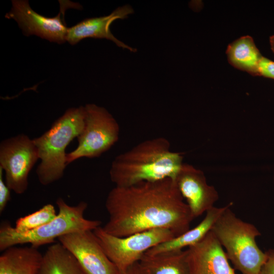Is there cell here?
I'll return each instance as SVG.
<instances>
[{
	"mask_svg": "<svg viewBox=\"0 0 274 274\" xmlns=\"http://www.w3.org/2000/svg\"><path fill=\"white\" fill-rule=\"evenodd\" d=\"M105 207L109 218L101 227L118 237L157 228L168 229L177 236L188 230L194 219L170 178L115 186L107 195Z\"/></svg>",
	"mask_w": 274,
	"mask_h": 274,
	"instance_id": "6da1fadb",
	"label": "cell"
},
{
	"mask_svg": "<svg viewBox=\"0 0 274 274\" xmlns=\"http://www.w3.org/2000/svg\"><path fill=\"white\" fill-rule=\"evenodd\" d=\"M182 155L170 150L163 137L144 141L113 160L110 177L115 186L129 187L143 182L175 180L183 164Z\"/></svg>",
	"mask_w": 274,
	"mask_h": 274,
	"instance_id": "7a4b0ae2",
	"label": "cell"
},
{
	"mask_svg": "<svg viewBox=\"0 0 274 274\" xmlns=\"http://www.w3.org/2000/svg\"><path fill=\"white\" fill-rule=\"evenodd\" d=\"M84 107L68 109L51 127L33 139L41 162L36 170L40 183L48 185L61 179L67 165L65 149L84 126Z\"/></svg>",
	"mask_w": 274,
	"mask_h": 274,
	"instance_id": "3957f363",
	"label": "cell"
},
{
	"mask_svg": "<svg viewBox=\"0 0 274 274\" xmlns=\"http://www.w3.org/2000/svg\"><path fill=\"white\" fill-rule=\"evenodd\" d=\"M58 213L48 223L30 231L19 232L10 223L5 221L0 226V251L18 245L29 244L38 248L53 244L56 239L71 233L93 231L100 226L101 221L84 217L87 203L82 201L76 206H70L63 199L56 200Z\"/></svg>",
	"mask_w": 274,
	"mask_h": 274,
	"instance_id": "277c9868",
	"label": "cell"
},
{
	"mask_svg": "<svg viewBox=\"0 0 274 274\" xmlns=\"http://www.w3.org/2000/svg\"><path fill=\"white\" fill-rule=\"evenodd\" d=\"M232 204L228 203L211 231L235 270L241 274H259L266 259L265 252L259 248L256 241L261 234L254 225L233 213L230 209Z\"/></svg>",
	"mask_w": 274,
	"mask_h": 274,
	"instance_id": "5b68a950",
	"label": "cell"
},
{
	"mask_svg": "<svg viewBox=\"0 0 274 274\" xmlns=\"http://www.w3.org/2000/svg\"><path fill=\"white\" fill-rule=\"evenodd\" d=\"M84 109V128L77 137V148L66 153L67 165L82 157L93 158L100 156L119 139V124L105 108L88 104Z\"/></svg>",
	"mask_w": 274,
	"mask_h": 274,
	"instance_id": "8992f818",
	"label": "cell"
},
{
	"mask_svg": "<svg viewBox=\"0 0 274 274\" xmlns=\"http://www.w3.org/2000/svg\"><path fill=\"white\" fill-rule=\"evenodd\" d=\"M93 232L120 274L139 262L147 251L176 236L172 231L164 228L151 229L124 237L111 235L101 226L95 229Z\"/></svg>",
	"mask_w": 274,
	"mask_h": 274,
	"instance_id": "52a82bcc",
	"label": "cell"
},
{
	"mask_svg": "<svg viewBox=\"0 0 274 274\" xmlns=\"http://www.w3.org/2000/svg\"><path fill=\"white\" fill-rule=\"evenodd\" d=\"M39 159L33 141L24 134L3 140L0 144V167L5 173V183L16 194L27 189L28 177Z\"/></svg>",
	"mask_w": 274,
	"mask_h": 274,
	"instance_id": "ba28073f",
	"label": "cell"
},
{
	"mask_svg": "<svg viewBox=\"0 0 274 274\" xmlns=\"http://www.w3.org/2000/svg\"><path fill=\"white\" fill-rule=\"evenodd\" d=\"M59 4L60 11L58 15L47 17L33 11L28 1L14 0L5 17L15 20L27 36L36 35L51 42L62 44L66 41L68 30L64 19L65 11L69 8H76L77 4L66 1H59Z\"/></svg>",
	"mask_w": 274,
	"mask_h": 274,
	"instance_id": "9c48e42d",
	"label": "cell"
},
{
	"mask_svg": "<svg viewBox=\"0 0 274 274\" xmlns=\"http://www.w3.org/2000/svg\"><path fill=\"white\" fill-rule=\"evenodd\" d=\"M58 240L74 255L84 274H120L93 231L67 234Z\"/></svg>",
	"mask_w": 274,
	"mask_h": 274,
	"instance_id": "30bf717a",
	"label": "cell"
},
{
	"mask_svg": "<svg viewBox=\"0 0 274 274\" xmlns=\"http://www.w3.org/2000/svg\"><path fill=\"white\" fill-rule=\"evenodd\" d=\"M175 181L194 219L213 208L219 198L203 173L191 165L183 163Z\"/></svg>",
	"mask_w": 274,
	"mask_h": 274,
	"instance_id": "8fae6325",
	"label": "cell"
},
{
	"mask_svg": "<svg viewBox=\"0 0 274 274\" xmlns=\"http://www.w3.org/2000/svg\"><path fill=\"white\" fill-rule=\"evenodd\" d=\"M186 250L190 274H236L211 230L199 242Z\"/></svg>",
	"mask_w": 274,
	"mask_h": 274,
	"instance_id": "7c38bea8",
	"label": "cell"
},
{
	"mask_svg": "<svg viewBox=\"0 0 274 274\" xmlns=\"http://www.w3.org/2000/svg\"><path fill=\"white\" fill-rule=\"evenodd\" d=\"M133 13L132 7L127 5L117 8L109 15L85 19L68 28L66 41L71 45H75L87 38L106 39L112 41L119 47L136 52V49L118 40L110 29V25L114 21L127 18Z\"/></svg>",
	"mask_w": 274,
	"mask_h": 274,
	"instance_id": "4fadbf2b",
	"label": "cell"
},
{
	"mask_svg": "<svg viewBox=\"0 0 274 274\" xmlns=\"http://www.w3.org/2000/svg\"><path fill=\"white\" fill-rule=\"evenodd\" d=\"M228 204L220 208L214 207L206 212L203 219L197 226L180 235L153 247L145 254L152 255L170 251H180L185 247L189 248L195 245L211 230L214 224Z\"/></svg>",
	"mask_w": 274,
	"mask_h": 274,
	"instance_id": "5bb4252c",
	"label": "cell"
},
{
	"mask_svg": "<svg viewBox=\"0 0 274 274\" xmlns=\"http://www.w3.org/2000/svg\"><path fill=\"white\" fill-rule=\"evenodd\" d=\"M43 255L32 246L10 247L0 256V274H38Z\"/></svg>",
	"mask_w": 274,
	"mask_h": 274,
	"instance_id": "9a60e30c",
	"label": "cell"
},
{
	"mask_svg": "<svg viewBox=\"0 0 274 274\" xmlns=\"http://www.w3.org/2000/svg\"><path fill=\"white\" fill-rule=\"evenodd\" d=\"M226 54L228 61L234 67L254 76H259V64L262 57L249 36H243L228 45Z\"/></svg>",
	"mask_w": 274,
	"mask_h": 274,
	"instance_id": "2e32d148",
	"label": "cell"
},
{
	"mask_svg": "<svg viewBox=\"0 0 274 274\" xmlns=\"http://www.w3.org/2000/svg\"><path fill=\"white\" fill-rule=\"evenodd\" d=\"M139 263L149 274H190L186 250L144 254Z\"/></svg>",
	"mask_w": 274,
	"mask_h": 274,
	"instance_id": "e0dca14e",
	"label": "cell"
},
{
	"mask_svg": "<svg viewBox=\"0 0 274 274\" xmlns=\"http://www.w3.org/2000/svg\"><path fill=\"white\" fill-rule=\"evenodd\" d=\"M38 274H84L74 255L61 243L51 245L43 254Z\"/></svg>",
	"mask_w": 274,
	"mask_h": 274,
	"instance_id": "ac0fdd59",
	"label": "cell"
},
{
	"mask_svg": "<svg viewBox=\"0 0 274 274\" xmlns=\"http://www.w3.org/2000/svg\"><path fill=\"white\" fill-rule=\"evenodd\" d=\"M57 215L54 206L48 203L32 213L19 218L14 228L21 233L30 231L50 222Z\"/></svg>",
	"mask_w": 274,
	"mask_h": 274,
	"instance_id": "d6986e66",
	"label": "cell"
},
{
	"mask_svg": "<svg viewBox=\"0 0 274 274\" xmlns=\"http://www.w3.org/2000/svg\"><path fill=\"white\" fill-rule=\"evenodd\" d=\"M3 169L0 167V213L3 212L11 199V189L4 181Z\"/></svg>",
	"mask_w": 274,
	"mask_h": 274,
	"instance_id": "ffe728a7",
	"label": "cell"
},
{
	"mask_svg": "<svg viewBox=\"0 0 274 274\" xmlns=\"http://www.w3.org/2000/svg\"><path fill=\"white\" fill-rule=\"evenodd\" d=\"M259 76L274 80V61L262 56L259 64Z\"/></svg>",
	"mask_w": 274,
	"mask_h": 274,
	"instance_id": "44dd1931",
	"label": "cell"
},
{
	"mask_svg": "<svg viewBox=\"0 0 274 274\" xmlns=\"http://www.w3.org/2000/svg\"><path fill=\"white\" fill-rule=\"evenodd\" d=\"M265 253L266 259L260 269L259 274H274V250L270 249Z\"/></svg>",
	"mask_w": 274,
	"mask_h": 274,
	"instance_id": "7402d4cb",
	"label": "cell"
},
{
	"mask_svg": "<svg viewBox=\"0 0 274 274\" xmlns=\"http://www.w3.org/2000/svg\"><path fill=\"white\" fill-rule=\"evenodd\" d=\"M120 274H149L138 262L130 266L124 272Z\"/></svg>",
	"mask_w": 274,
	"mask_h": 274,
	"instance_id": "603a6c76",
	"label": "cell"
},
{
	"mask_svg": "<svg viewBox=\"0 0 274 274\" xmlns=\"http://www.w3.org/2000/svg\"><path fill=\"white\" fill-rule=\"evenodd\" d=\"M269 43L270 45L271 49L274 54V35L271 36L269 38Z\"/></svg>",
	"mask_w": 274,
	"mask_h": 274,
	"instance_id": "cb8c5ba5",
	"label": "cell"
},
{
	"mask_svg": "<svg viewBox=\"0 0 274 274\" xmlns=\"http://www.w3.org/2000/svg\"><path fill=\"white\" fill-rule=\"evenodd\" d=\"M273 179H274V176H273Z\"/></svg>",
	"mask_w": 274,
	"mask_h": 274,
	"instance_id": "d4e9b609",
	"label": "cell"
}]
</instances>
